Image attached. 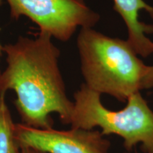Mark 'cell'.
I'll use <instances>...</instances> for the list:
<instances>
[{"instance_id":"obj_9","label":"cell","mask_w":153,"mask_h":153,"mask_svg":"<svg viewBox=\"0 0 153 153\" xmlns=\"http://www.w3.org/2000/svg\"><path fill=\"white\" fill-rule=\"evenodd\" d=\"M21 150H22V153H43L28 148H21Z\"/></svg>"},{"instance_id":"obj_7","label":"cell","mask_w":153,"mask_h":153,"mask_svg":"<svg viewBox=\"0 0 153 153\" xmlns=\"http://www.w3.org/2000/svg\"><path fill=\"white\" fill-rule=\"evenodd\" d=\"M5 94H0V153H22Z\"/></svg>"},{"instance_id":"obj_11","label":"cell","mask_w":153,"mask_h":153,"mask_svg":"<svg viewBox=\"0 0 153 153\" xmlns=\"http://www.w3.org/2000/svg\"><path fill=\"white\" fill-rule=\"evenodd\" d=\"M128 153H133V152H128ZM134 153H139V152H134Z\"/></svg>"},{"instance_id":"obj_1","label":"cell","mask_w":153,"mask_h":153,"mask_svg":"<svg viewBox=\"0 0 153 153\" xmlns=\"http://www.w3.org/2000/svg\"><path fill=\"white\" fill-rule=\"evenodd\" d=\"M51 38L40 32L36 38L21 36L3 46L7 67L0 74V94L14 91L22 123L38 128L52 127V114L70 124L73 108L59 68L60 50Z\"/></svg>"},{"instance_id":"obj_4","label":"cell","mask_w":153,"mask_h":153,"mask_svg":"<svg viewBox=\"0 0 153 153\" xmlns=\"http://www.w3.org/2000/svg\"><path fill=\"white\" fill-rule=\"evenodd\" d=\"M11 19L24 16L40 28L61 41H68L78 27L92 28L99 15L85 0H7Z\"/></svg>"},{"instance_id":"obj_6","label":"cell","mask_w":153,"mask_h":153,"mask_svg":"<svg viewBox=\"0 0 153 153\" xmlns=\"http://www.w3.org/2000/svg\"><path fill=\"white\" fill-rule=\"evenodd\" d=\"M114 9L123 19L128 32V41L137 55L143 57L153 53V42L147 34L153 33V26L140 22L139 13L144 10L153 18V7L143 0H113Z\"/></svg>"},{"instance_id":"obj_5","label":"cell","mask_w":153,"mask_h":153,"mask_svg":"<svg viewBox=\"0 0 153 153\" xmlns=\"http://www.w3.org/2000/svg\"><path fill=\"white\" fill-rule=\"evenodd\" d=\"M15 133L20 148L43 153H111L109 141L101 131L94 129L71 128L60 131L18 123Z\"/></svg>"},{"instance_id":"obj_10","label":"cell","mask_w":153,"mask_h":153,"mask_svg":"<svg viewBox=\"0 0 153 153\" xmlns=\"http://www.w3.org/2000/svg\"><path fill=\"white\" fill-rule=\"evenodd\" d=\"M2 1L3 0H0V6H1V4H2ZM2 52H3V46L1 45V43H0V57H1V53ZM0 74H1V72H0Z\"/></svg>"},{"instance_id":"obj_3","label":"cell","mask_w":153,"mask_h":153,"mask_svg":"<svg viewBox=\"0 0 153 153\" xmlns=\"http://www.w3.org/2000/svg\"><path fill=\"white\" fill-rule=\"evenodd\" d=\"M101 95L82 84L74 95L71 128H100L104 136L114 134L121 137L127 150L140 145L145 153H153V111L140 91L130 96L120 111L105 107Z\"/></svg>"},{"instance_id":"obj_2","label":"cell","mask_w":153,"mask_h":153,"mask_svg":"<svg viewBox=\"0 0 153 153\" xmlns=\"http://www.w3.org/2000/svg\"><path fill=\"white\" fill-rule=\"evenodd\" d=\"M77 48L85 84L91 89L122 102L145 89L149 65L140 59L128 40L83 28Z\"/></svg>"},{"instance_id":"obj_8","label":"cell","mask_w":153,"mask_h":153,"mask_svg":"<svg viewBox=\"0 0 153 153\" xmlns=\"http://www.w3.org/2000/svg\"><path fill=\"white\" fill-rule=\"evenodd\" d=\"M153 87V66H149L148 75L145 82V89Z\"/></svg>"}]
</instances>
